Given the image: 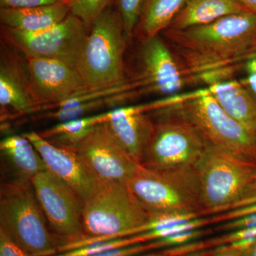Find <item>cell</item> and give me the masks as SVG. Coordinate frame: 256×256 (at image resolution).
I'll use <instances>...</instances> for the list:
<instances>
[{
  "mask_svg": "<svg viewBox=\"0 0 256 256\" xmlns=\"http://www.w3.org/2000/svg\"><path fill=\"white\" fill-rule=\"evenodd\" d=\"M188 84L210 87L233 80L256 41V14L244 12L213 22L162 32Z\"/></svg>",
  "mask_w": 256,
  "mask_h": 256,
  "instance_id": "obj_1",
  "label": "cell"
},
{
  "mask_svg": "<svg viewBox=\"0 0 256 256\" xmlns=\"http://www.w3.org/2000/svg\"><path fill=\"white\" fill-rule=\"evenodd\" d=\"M82 204V227L86 236L63 244L60 252L137 235L138 228L150 216L127 184L120 182L99 178Z\"/></svg>",
  "mask_w": 256,
  "mask_h": 256,
  "instance_id": "obj_2",
  "label": "cell"
},
{
  "mask_svg": "<svg viewBox=\"0 0 256 256\" xmlns=\"http://www.w3.org/2000/svg\"><path fill=\"white\" fill-rule=\"evenodd\" d=\"M0 230L31 256L60 252L62 242L48 229L32 182L14 180L2 184Z\"/></svg>",
  "mask_w": 256,
  "mask_h": 256,
  "instance_id": "obj_3",
  "label": "cell"
},
{
  "mask_svg": "<svg viewBox=\"0 0 256 256\" xmlns=\"http://www.w3.org/2000/svg\"><path fill=\"white\" fill-rule=\"evenodd\" d=\"M127 42L120 14L112 3L92 24L76 66L88 89L108 88L128 82L124 65Z\"/></svg>",
  "mask_w": 256,
  "mask_h": 256,
  "instance_id": "obj_4",
  "label": "cell"
},
{
  "mask_svg": "<svg viewBox=\"0 0 256 256\" xmlns=\"http://www.w3.org/2000/svg\"><path fill=\"white\" fill-rule=\"evenodd\" d=\"M168 109L154 124L140 165L160 172L196 170L210 144L176 108Z\"/></svg>",
  "mask_w": 256,
  "mask_h": 256,
  "instance_id": "obj_5",
  "label": "cell"
},
{
  "mask_svg": "<svg viewBox=\"0 0 256 256\" xmlns=\"http://www.w3.org/2000/svg\"><path fill=\"white\" fill-rule=\"evenodd\" d=\"M126 184L150 214L196 213L205 215L196 169L160 172L140 165Z\"/></svg>",
  "mask_w": 256,
  "mask_h": 256,
  "instance_id": "obj_6",
  "label": "cell"
},
{
  "mask_svg": "<svg viewBox=\"0 0 256 256\" xmlns=\"http://www.w3.org/2000/svg\"><path fill=\"white\" fill-rule=\"evenodd\" d=\"M256 162L210 146L196 168L205 215L234 210L252 182Z\"/></svg>",
  "mask_w": 256,
  "mask_h": 256,
  "instance_id": "obj_7",
  "label": "cell"
},
{
  "mask_svg": "<svg viewBox=\"0 0 256 256\" xmlns=\"http://www.w3.org/2000/svg\"><path fill=\"white\" fill-rule=\"evenodd\" d=\"M172 107L194 126L210 146L256 162V138L224 110L206 88L185 94Z\"/></svg>",
  "mask_w": 256,
  "mask_h": 256,
  "instance_id": "obj_8",
  "label": "cell"
},
{
  "mask_svg": "<svg viewBox=\"0 0 256 256\" xmlns=\"http://www.w3.org/2000/svg\"><path fill=\"white\" fill-rule=\"evenodd\" d=\"M89 30L80 18L70 13L54 26L33 33L2 26V36L24 58L58 60L76 68Z\"/></svg>",
  "mask_w": 256,
  "mask_h": 256,
  "instance_id": "obj_9",
  "label": "cell"
},
{
  "mask_svg": "<svg viewBox=\"0 0 256 256\" xmlns=\"http://www.w3.org/2000/svg\"><path fill=\"white\" fill-rule=\"evenodd\" d=\"M35 194L54 234L62 244L85 238L82 200L73 188L48 170L32 178Z\"/></svg>",
  "mask_w": 256,
  "mask_h": 256,
  "instance_id": "obj_10",
  "label": "cell"
},
{
  "mask_svg": "<svg viewBox=\"0 0 256 256\" xmlns=\"http://www.w3.org/2000/svg\"><path fill=\"white\" fill-rule=\"evenodd\" d=\"M25 60L33 112L50 110L88 89L75 67L58 60Z\"/></svg>",
  "mask_w": 256,
  "mask_h": 256,
  "instance_id": "obj_11",
  "label": "cell"
},
{
  "mask_svg": "<svg viewBox=\"0 0 256 256\" xmlns=\"http://www.w3.org/2000/svg\"><path fill=\"white\" fill-rule=\"evenodd\" d=\"M69 150L75 152L100 180L126 183L140 166L114 139L105 124L92 128Z\"/></svg>",
  "mask_w": 256,
  "mask_h": 256,
  "instance_id": "obj_12",
  "label": "cell"
},
{
  "mask_svg": "<svg viewBox=\"0 0 256 256\" xmlns=\"http://www.w3.org/2000/svg\"><path fill=\"white\" fill-rule=\"evenodd\" d=\"M134 82L139 94L168 97L176 96L188 84L178 58L160 35L144 40L140 75Z\"/></svg>",
  "mask_w": 256,
  "mask_h": 256,
  "instance_id": "obj_13",
  "label": "cell"
},
{
  "mask_svg": "<svg viewBox=\"0 0 256 256\" xmlns=\"http://www.w3.org/2000/svg\"><path fill=\"white\" fill-rule=\"evenodd\" d=\"M40 153L47 170L70 185L82 201L90 194L99 178L73 150L54 146L38 132L23 134Z\"/></svg>",
  "mask_w": 256,
  "mask_h": 256,
  "instance_id": "obj_14",
  "label": "cell"
},
{
  "mask_svg": "<svg viewBox=\"0 0 256 256\" xmlns=\"http://www.w3.org/2000/svg\"><path fill=\"white\" fill-rule=\"evenodd\" d=\"M108 129L134 161L140 164L152 134L154 122L142 105L119 108L107 112Z\"/></svg>",
  "mask_w": 256,
  "mask_h": 256,
  "instance_id": "obj_15",
  "label": "cell"
},
{
  "mask_svg": "<svg viewBox=\"0 0 256 256\" xmlns=\"http://www.w3.org/2000/svg\"><path fill=\"white\" fill-rule=\"evenodd\" d=\"M0 105L18 114H33L26 60L6 50H2L0 63Z\"/></svg>",
  "mask_w": 256,
  "mask_h": 256,
  "instance_id": "obj_16",
  "label": "cell"
},
{
  "mask_svg": "<svg viewBox=\"0 0 256 256\" xmlns=\"http://www.w3.org/2000/svg\"><path fill=\"white\" fill-rule=\"evenodd\" d=\"M206 89L228 116L256 138V101L239 80L233 79Z\"/></svg>",
  "mask_w": 256,
  "mask_h": 256,
  "instance_id": "obj_17",
  "label": "cell"
},
{
  "mask_svg": "<svg viewBox=\"0 0 256 256\" xmlns=\"http://www.w3.org/2000/svg\"><path fill=\"white\" fill-rule=\"evenodd\" d=\"M70 13L69 3L24 9L1 8L0 21L3 26L33 33L54 26Z\"/></svg>",
  "mask_w": 256,
  "mask_h": 256,
  "instance_id": "obj_18",
  "label": "cell"
},
{
  "mask_svg": "<svg viewBox=\"0 0 256 256\" xmlns=\"http://www.w3.org/2000/svg\"><path fill=\"white\" fill-rule=\"evenodd\" d=\"M2 158L12 170L14 180L32 182V178L47 168L33 144L24 136H8L0 142Z\"/></svg>",
  "mask_w": 256,
  "mask_h": 256,
  "instance_id": "obj_19",
  "label": "cell"
},
{
  "mask_svg": "<svg viewBox=\"0 0 256 256\" xmlns=\"http://www.w3.org/2000/svg\"><path fill=\"white\" fill-rule=\"evenodd\" d=\"M244 12L249 11L237 0H190L168 28L184 30L201 26Z\"/></svg>",
  "mask_w": 256,
  "mask_h": 256,
  "instance_id": "obj_20",
  "label": "cell"
},
{
  "mask_svg": "<svg viewBox=\"0 0 256 256\" xmlns=\"http://www.w3.org/2000/svg\"><path fill=\"white\" fill-rule=\"evenodd\" d=\"M190 0H146L137 28L144 40L170 28Z\"/></svg>",
  "mask_w": 256,
  "mask_h": 256,
  "instance_id": "obj_21",
  "label": "cell"
},
{
  "mask_svg": "<svg viewBox=\"0 0 256 256\" xmlns=\"http://www.w3.org/2000/svg\"><path fill=\"white\" fill-rule=\"evenodd\" d=\"M105 122H107L106 112L60 122L38 134L54 146L69 150L85 137L90 130Z\"/></svg>",
  "mask_w": 256,
  "mask_h": 256,
  "instance_id": "obj_22",
  "label": "cell"
},
{
  "mask_svg": "<svg viewBox=\"0 0 256 256\" xmlns=\"http://www.w3.org/2000/svg\"><path fill=\"white\" fill-rule=\"evenodd\" d=\"M112 3V0H70V13L80 18L90 28L92 24Z\"/></svg>",
  "mask_w": 256,
  "mask_h": 256,
  "instance_id": "obj_23",
  "label": "cell"
},
{
  "mask_svg": "<svg viewBox=\"0 0 256 256\" xmlns=\"http://www.w3.org/2000/svg\"><path fill=\"white\" fill-rule=\"evenodd\" d=\"M146 0H116L127 41L130 40L134 30L137 28L143 6Z\"/></svg>",
  "mask_w": 256,
  "mask_h": 256,
  "instance_id": "obj_24",
  "label": "cell"
},
{
  "mask_svg": "<svg viewBox=\"0 0 256 256\" xmlns=\"http://www.w3.org/2000/svg\"><path fill=\"white\" fill-rule=\"evenodd\" d=\"M138 244L136 238L133 236L124 237L108 240V242H97L74 250L60 252L52 256H92L114 249L130 246Z\"/></svg>",
  "mask_w": 256,
  "mask_h": 256,
  "instance_id": "obj_25",
  "label": "cell"
},
{
  "mask_svg": "<svg viewBox=\"0 0 256 256\" xmlns=\"http://www.w3.org/2000/svg\"><path fill=\"white\" fill-rule=\"evenodd\" d=\"M203 216L196 213H166L150 214L146 224L138 228V234L146 233L151 230H158L184 223Z\"/></svg>",
  "mask_w": 256,
  "mask_h": 256,
  "instance_id": "obj_26",
  "label": "cell"
},
{
  "mask_svg": "<svg viewBox=\"0 0 256 256\" xmlns=\"http://www.w3.org/2000/svg\"><path fill=\"white\" fill-rule=\"evenodd\" d=\"M156 240H152L144 244H137V245L130 246L122 248L114 249L101 254H96L92 256H136L140 254H146V252L158 249Z\"/></svg>",
  "mask_w": 256,
  "mask_h": 256,
  "instance_id": "obj_27",
  "label": "cell"
},
{
  "mask_svg": "<svg viewBox=\"0 0 256 256\" xmlns=\"http://www.w3.org/2000/svg\"><path fill=\"white\" fill-rule=\"evenodd\" d=\"M204 233V230L201 229H195V230L173 234L164 238L159 239L158 242H159L160 248L181 246L200 238Z\"/></svg>",
  "mask_w": 256,
  "mask_h": 256,
  "instance_id": "obj_28",
  "label": "cell"
},
{
  "mask_svg": "<svg viewBox=\"0 0 256 256\" xmlns=\"http://www.w3.org/2000/svg\"><path fill=\"white\" fill-rule=\"evenodd\" d=\"M69 2L70 0H0V6L9 9H24L46 5L66 4Z\"/></svg>",
  "mask_w": 256,
  "mask_h": 256,
  "instance_id": "obj_29",
  "label": "cell"
},
{
  "mask_svg": "<svg viewBox=\"0 0 256 256\" xmlns=\"http://www.w3.org/2000/svg\"><path fill=\"white\" fill-rule=\"evenodd\" d=\"M244 67L246 76L239 82L256 101V56L250 57L246 60Z\"/></svg>",
  "mask_w": 256,
  "mask_h": 256,
  "instance_id": "obj_30",
  "label": "cell"
},
{
  "mask_svg": "<svg viewBox=\"0 0 256 256\" xmlns=\"http://www.w3.org/2000/svg\"><path fill=\"white\" fill-rule=\"evenodd\" d=\"M256 238V226L248 227V228L238 229L233 230L230 234L220 237L212 240L210 245L220 246L224 244H232L237 240L242 239Z\"/></svg>",
  "mask_w": 256,
  "mask_h": 256,
  "instance_id": "obj_31",
  "label": "cell"
},
{
  "mask_svg": "<svg viewBox=\"0 0 256 256\" xmlns=\"http://www.w3.org/2000/svg\"><path fill=\"white\" fill-rule=\"evenodd\" d=\"M256 213V204H254L239 207V208L224 212L218 216L212 218V222H213V223L220 222H227L229 220H238V218H242V217L247 216L254 214Z\"/></svg>",
  "mask_w": 256,
  "mask_h": 256,
  "instance_id": "obj_32",
  "label": "cell"
},
{
  "mask_svg": "<svg viewBox=\"0 0 256 256\" xmlns=\"http://www.w3.org/2000/svg\"><path fill=\"white\" fill-rule=\"evenodd\" d=\"M0 256H31L0 230Z\"/></svg>",
  "mask_w": 256,
  "mask_h": 256,
  "instance_id": "obj_33",
  "label": "cell"
},
{
  "mask_svg": "<svg viewBox=\"0 0 256 256\" xmlns=\"http://www.w3.org/2000/svg\"><path fill=\"white\" fill-rule=\"evenodd\" d=\"M256 226V213L254 214L247 216L238 220H229L226 222L223 225L220 226L222 230H235L238 229L248 228V227Z\"/></svg>",
  "mask_w": 256,
  "mask_h": 256,
  "instance_id": "obj_34",
  "label": "cell"
},
{
  "mask_svg": "<svg viewBox=\"0 0 256 256\" xmlns=\"http://www.w3.org/2000/svg\"><path fill=\"white\" fill-rule=\"evenodd\" d=\"M256 204V168L252 182L235 208Z\"/></svg>",
  "mask_w": 256,
  "mask_h": 256,
  "instance_id": "obj_35",
  "label": "cell"
},
{
  "mask_svg": "<svg viewBox=\"0 0 256 256\" xmlns=\"http://www.w3.org/2000/svg\"><path fill=\"white\" fill-rule=\"evenodd\" d=\"M212 256H242L239 250L230 248L228 246L220 248L216 254Z\"/></svg>",
  "mask_w": 256,
  "mask_h": 256,
  "instance_id": "obj_36",
  "label": "cell"
},
{
  "mask_svg": "<svg viewBox=\"0 0 256 256\" xmlns=\"http://www.w3.org/2000/svg\"><path fill=\"white\" fill-rule=\"evenodd\" d=\"M250 12L256 14V0H237Z\"/></svg>",
  "mask_w": 256,
  "mask_h": 256,
  "instance_id": "obj_37",
  "label": "cell"
},
{
  "mask_svg": "<svg viewBox=\"0 0 256 256\" xmlns=\"http://www.w3.org/2000/svg\"><path fill=\"white\" fill-rule=\"evenodd\" d=\"M240 252L242 256H256V239L250 246Z\"/></svg>",
  "mask_w": 256,
  "mask_h": 256,
  "instance_id": "obj_38",
  "label": "cell"
},
{
  "mask_svg": "<svg viewBox=\"0 0 256 256\" xmlns=\"http://www.w3.org/2000/svg\"><path fill=\"white\" fill-rule=\"evenodd\" d=\"M136 256H170V252L168 250L159 252H150V254H143Z\"/></svg>",
  "mask_w": 256,
  "mask_h": 256,
  "instance_id": "obj_39",
  "label": "cell"
},
{
  "mask_svg": "<svg viewBox=\"0 0 256 256\" xmlns=\"http://www.w3.org/2000/svg\"><path fill=\"white\" fill-rule=\"evenodd\" d=\"M252 56H256V41L255 44H254V47H252V52H250V58Z\"/></svg>",
  "mask_w": 256,
  "mask_h": 256,
  "instance_id": "obj_40",
  "label": "cell"
}]
</instances>
